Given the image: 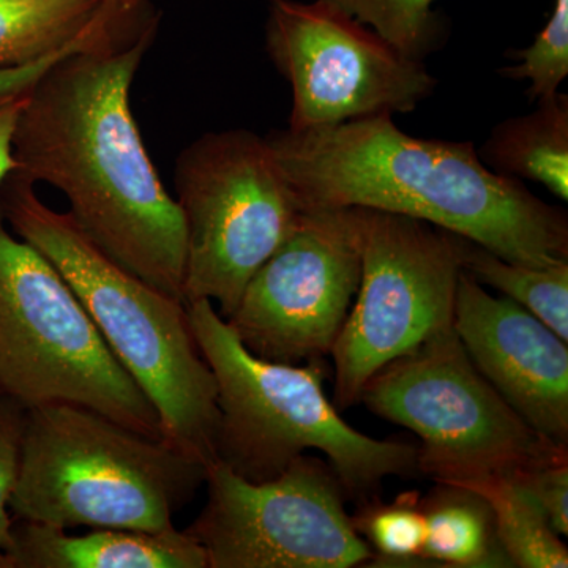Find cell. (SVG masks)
<instances>
[{
    "instance_id": "obj_1",
    "label": "cell",
    "mask_w": 568,
    "mask_h": 568,
    "mask_svg": "<svg viewBox=\"0 0 568 568\" xmlns=\"http://www.w3.org/2000/svg\"><path fill=\"white\" fill-rule=\"evenodd\" d=\"M159 18L52 65L28 91L13 133V174L67 197L71 219L123 268L183 302L186 233L130 103Z\"/></svg>"
},
{
    "instance_id": "obj_2",
    "label": "cell",
    "mask_w": 568,
    "mask_h": 568,
    "mask_svg": "<svg viewBox=\"0 0 568 568\" xmlns=\"http://www.w3.org/2000/svg\"><path fill=\"white\" fill-rule=\"evenodd\" d=\"M302 211L399 213L465 237L510 263L568 261V219L521 181L493 173L470 141L422 140L392 115L267 136Z\"/></svg>"
},
{
    "instance_id": "obj_3",
    "label": "cell",
    "mask_w": 568,
    "mask_h": 568,
    "mask_svg": "<svg viewBox=\"0 0 568 568\" xmlns=\"http://www.w3.org/2000/svg\"><path fill=\"white\" fill-rule=\"evenodd\" d=\"M0 212L18 237L43 254L84 306L104 342L159 413L163 439L211 465L219 424L216 383L190 325L189 310L102 252L69 212L40 200L11 174Z\"/></svg>"
},
{
    "instance_id": "obj_4",
    "label": "cell",
    "mask_w": 568,
    "mask_h": 568,
    "mask_svg": "<svg viewBox=\"0 0 568 568\" xmlns=\"http://www.w3.org/2000/svg\"><path fill=\"white\" fill-rule=\"evenodd\" d=\"M216 383V459L250 481L278 477L308 448L323 452L346 495L368 499L384 478L414 476L417 447L373 439L339 416L324 392V365L264 361L242 345L211 301L186 304Z\"/></svg>"
},
{
    "instance_id": "obj_5",
    "label": "cell",
    "mask_w": 568,
    "mask_h": 568,
    "mask_svg": "<svg viewBox=\"0 0 568 568\" xmlns=\"http://www.w3.org/2000/svg\"><path fill=\"white\" fill-rule=\"evenodd\" d=\"M205 466L168 443L70 403L26 410L18 519L164 532L204 484Z\"/></svg>"
},
{
    "instance_id": "obj_6",
    "label": "cell",
    "mask_w": 568,
    "mask_h": 568,
    "mask_svg": "<svg viewBox=\"0 0 568 568\" xmlns=\"http://www.w3.org/2000/svg\"><path fill=\"white\" fill-rule=\"evenodd\" d=\"M0 395L26 409L70 403L149 437L159 413L69 283L0 212Z\"/></svg>"
},
{
    "instance_id": "obj_7",
    "label": "cell",
    "mask_w": 568,
    "mask_h": 568,
    "mask_svg": "<svg viewBox=\"0 0 568 568\" xmlns=\"http://www.w3.org/2000/svg\"><path fill=\"white\" fill-rule=\"evenodd\" d=\"M361 402L420 437L417 469L436 484L514 477L568 457L485 379L454 325L381 368Z\"/></svg>"
},
{
    "instance_id": "obj_8",
    "label": "cell",
    "mask_w": 568,
    "mask_h": 568,
    "mask_svg": "<svg viewBox=\"0 0 568 568\" xmlns=\"http://www.w3.org/2000/svg\"><path fill=\"white\" fill-rule=\"evenodd\" d=\"M174 190L186 233L183 302H216L230 320L246 284L293 231L301 205L267 138L245 129L186 145Z\"/></svg>"
},
{
    "instance_id": "obj_9",
    "label": "cell",
    "mask_w": 568,
    "mask_h": 568,
    "mask_svg": "<svg viewBox=\"0 0 568 568\" xmlns=\"http://www.w3.org/2000/svg\"><path fill=\"white\" fill-rule=\"evenodd\" d=\"M362 278L331 354L335 402H361L369 379L454 325L465 237L399 213L357 207Z\"/></svg>"
},
{
    "instance_id": "obj_10",
    "label": "cell",
    "mask_w": 568,
    "mask_h": 568,
    "mask_svg": "<svg viewBox=\"0 0 568 568\" xmlns=\"http://www.w3.org/2000/svg\"><path fill=\"white\" fill-rule=\"evenodd\" d=\"M207 503L185 529L207 568H349L375 560L328 463L301 455L278 477L250 481L205 466Z\"/></svg>"
},
{
    "instance_id": "obj_11",
    "label": "cell",
    "mask_w": 568,
    "mask_h": 568,
    "mask_svg": "<svg viewBox=\"0 0 568 568\" xmlns=\"http://www.w3.org/2000/svg\"><path fill=\"white\" fill-rule=\"evenodd\" d=\"M265 48L291 84L294 132L410 112L436 91L424 62L331 0H271Z\"/></svg>"
},
{
    "instance_id": "obj_12",
    "label": "cell",
    "mask_w": 568,
    "mask_h": 568,
    "mask_svg": "<svg viewBox=\"0 0 568 568\" xmlns=\"http://www.w3.org/2000/svg\"><path fill=\"white\" fill-rule=\"evenodd\" d=\"M361 278L357 207L302 211L224 321L264 361H323L349 316Z\"/></svg>"
},
{
    "instance_id": "obj_13",
    "label": "cell",
    "mask_w": 568,
    "mask_h": 568,
    "mask_svg": "<svg viewBox=\"0 0 568 568\" xmlns=\"http://www.w3.org/2000/svg\"><path fill=\"white\" fill-rule=\"evenodd\" d=\"M454 328L470 361L536 432L568 447V347L528 310L463 268Z\"/></svg>"
},
{
    "instance_id": "obj_14",
    "label": "cell",
    "mask_w": 568,
    "mask_h": 568,
    "mask_svg": "<svg viewBox=\"0 0 568 568\" xmlns=\"http://www.w3.org/2000/svg\"><path fill=\"white\" fill-rule=\"evenodd\" d=\"M7 555L13 568H207L203 547L185 530L141 532L67 529L18 519Z\"/></svg>"
},
{
    "instance_id": "obj_15",
    "label": "cell",
    "mask_w": 568,
    "mask_h": 568,
    "mask_svg": "<svg viewBox=\"0 0 568 568\" xmlns=\"http://www.w3.org/2000/svg\"><path fill=\"white\" fill-rule=\"evenodd\" d=\"M141 11L122 0H0V71L39 61Z\"/></svg>"
},
{
    "instance_id": "obj_16",
    "label": "cell",
    "mask_w": 568,
    "mask_h": 568,
    "mask_svg": "<svg viewBox=\"0 0 568 568\" xmlns=\"http://www.w3.org/2000/svg\"><path fill=\"white\" fill-rule=\"evenodd\" d=\"M529 114L508 118L491 130L478 151L493 173L540 183L568 201V95L537 100Z\"/></svg>"
},
{
    "instance_id": "obj_17",
    "label": "cell",
    "mask_w": 568,
    "mask_h": 568,
    "mask_svg": "<svg viewBox=\"0 0 568 568\" xmlns=\"http://www.w3.org/2000/svg\"><path fill=\"white\" fill-rule=\"evenodd\" d=\"M439 485L422 499L426 538L422 560L446 567H514L497 540L487 504L469 489Z\"/></svg>"
},
{
    "instance_id": "obj_18",
    "label": "cell",
    "mask_w": 568,
    "mask_h": 568,
    "mask_svg": "<svg viewBox=\"0 0 568 568\" xmlns=\"http://www.w3.org/2000/svg\"><path fill=\"white\" fill-rule=\"evenodd\" d=\"M476 493L491 511L497 540L511 566L567 568L568 549L544 511L517 480L507 476L474 478L450 485Z\"/></svg>"
},
{
    "instance_id": "obj_19",
    "label": "cell",
    "mask_w": 568,
    "mask_h": 568,
    "mask_svg": "<svg viewBox=\"0 0 568 568\" xmlns=\"http://www.w3.org/2000/svg\"><path fill=\"white\" fill-rule=\"evenodd\" d=\"M463 268L568 342V261L545 267L510 263L465 239Z\"/></svg>"
},
{
    "instance_id": "obj_20",
    "label": "cell",
    "mask_w": 568,
    "mask_h": 568,
    "mask_svg": "<svg viewBox=\"0 0 568 568\" xmlns=\"http://www.w3.org/2000/svg\"><path fill=\"white\" fill-rule=\"evenodd\" d=\"M362 24L368 26L406 58L424 62L435 51L440 28L436 0H331Z\"/></svg>"
},
{
    "instance_id": "obj_21",
    "label": "cell",
    "mask_w": 568,
    "mask_h": 568,
    "mask_svg": "<svg viewBox=\"0 0 568 568\" xmlns=\"http://www.w3.org/2000/svg\"><path fill=\"white\" fill-rule=\"evenodd\" d=\"M361 536L368 538L372 549L383 562L422 560L426 538V517L422 497L417 493H405L395 503H366L353 517ZM373 551V552H375Z\"/></svg>"
},
{
    "instance_id": "obj_22",
    "label": "cell",
    "mask_w": 568,
    "mask_h": 568,
    "mask_svg": "<svg viewBox=\"0 0 568 568\" xmlns=\"http://www.w3.org/2000/svg\"><path fill=\"white\" fill-rule=\"evenodd\" d=\"M514 65L499 70L511 81H528L532 102L555 95L568 74V0H555L551 17L525 50L510 51Z\"/></svg>"
},
{
    "instance_id": "obj_23",
    "label": "cell",
    "mask_w": 568,
    "mask_h": 568,
    "mask_svg": "<svg viewBox=\"0 0 568 568\" xmlns=\"http://www.w3.org/2000/svg\"><path fill=\"white\" fill-rule=\"evenodd\" d=\"M26 407L0 395V549L11 545L14 521L10 517V499L20 473L21 440Z\"/></svg>"
},
{
    "instance_id": "obj_24",
    "label": "cell",
    "mask_w": 568,
    "mask_h": 568,
    "mask_svg": "<svg viewBox=\"0 0 568 568\" xmlns=\"http://www.w3.org/2000/svg\"><path fill=\"white\" fill-rule=\"evenodd\" d=\"M532 496L548 525L560 537L568 536V457L523 470L511 477Z\"/></svg>"
},
{
    "instance_id": "obj_25",
    "label": "cell",
    "mask_w": 568,
    "mask_h": 568,
    "mask_svg": "<svg viewBox=\"0 0 568 568\" xmlns=\"http://www.w3.org/2000/svg\"><path fill=\"white\" fill-rule=\"evenodd\" d=\"M110 33L111 29H108V31L89 37V39L77 41V43L70 44V47L63 48V50L52 52L50 55H44V58L39 59V61L0 71V97L11 95V93L22 92L26 91V89L32 88L52 65L62 61L67 55L73 54V52L85 50V48L99 43V41L106 39Z\"/></svg>"
},
{
    "instance_id": "obj_26",
    "label": "cell",
    "mask_w": 568,
    "mask_h": 568,
    "mask_svg": "<svg viewBox=\"0 0 568 568\" xmlns=\"http://www.w3.org/2000/svg\"><path fill=\"white\" fill-rule=\"evenodd\" d=\"M31 89V88H29ZM0 97V185L13 174V133L17 129L22 106L28 99V91Z\"/></svg>"
},
{
    "instance_id": "obj_27",
    "label": "cell",
    "mask_w": 568,
    "mask_h": 568,
    "mask_svg": "<svg viewBox=\"0 0 568 568\" xmlns=\"http://www.w3.org/2000/svg\"><path fill=\"white\" fill-rule=\"evenodd\" d=\"M122 3L129 10L141 11L142 9H144V6L145 3H148V0H122Z\"/></svg>"
},
{
    "instance_id": "obj_28",
    "label": "cell",
    "mask_w": 568,
    "mask_h": 568,
    "mask_svg": "<svg viewBox=\"0 0 568 568\" xmlns=\"http://www.w3.org/2000/svg\"><path fill=\"white\" fill-rule=\"evenodd\" d=\"M0 568H13V562H11L9 555L2 551V549H0Z\"/></svg>"
}]
</instances>
